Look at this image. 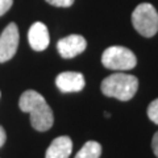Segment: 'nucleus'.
I'll return each mask as SVG.
<instances>
[{"mask_svg":"<svg viewBox=\"0 0 158 158\" xmlns=\"http://www.w3.org/2000/svg\"><path fill=\"white\" fill-rule=\"evenodd\" d=\"M19 107L23 112L31 113V124L36 131L45 132L53 127V111L45 98L37 91L29 90L24 92L19 100Z\"/></svg>","mask_w":158,"mask_h":158,"instance_id":"f257e3e1","label":"nucleus"},{"mask_svg":"<svg viewBox=\"0 0 158 158\" xmlns=\"http://www.w3.org/2000/svg\"><path fill=\"white\" fill-rule=\"evenodd\" d=\"M102 92L108 98H115L121 102H128L136 95L138 79L131 74L116 73L107 77L102 82Z\"/></svg>","mask_w":158,"mask_h":158,"instance_id":"f03ea898","label":"nucleus"},{"mask_svg":"<svg viewBox=\"0 0 158 158\" xmlns=\"http://www.w3.org/2000/svg\"><path fill=\"white\" fill-rule=\"evenodd\" d=\"M132 24L144 37H153L158 32V12L149 3L137 6L132 13Z\"/></svg>","mask_w":158,"mask_h":158,"instance_id":"7ed1b4c3","label":"nucleus"},{"mask_svg":"<svg viewBox=\"0 0 158 158\" xmlns=\"http://www.w3.org/2000/svg\"><path fill=\"white\" fill-rule=\"evenodd\" d=\"M102 63L110 70L127 71L132 70L137 65V58L132 50L124 46H111L103 53Z\"/></svg>","mask_w":158,"mask_h":158,"instance_id":"20e7f679","label":"nucleus"},{"mask_svg":"<svg viewBox=\"0 0 158 158\" xmlns=\"http://www.w3.org/2000/svg\"><path fill=\"white\" fill-rule=\"evenodd\" d=\"M19 29L15 23H11L0 36V63L9 61L19 48Z\"/></svg>","mask_w":158,"mask_h":158,"instance_id":"39448f33","label":"nucleus"},{"mask_svg":"<svg viewBox=\"0 0 158 158\" xmlns=\"http://www.w3.org/2000/svg\"><path fill=\"white\" fill-rule=\"evenodd\" d=\"M87 48V41L85 37L79 36V34H71L65 38L59 40L57 44L58 53L63 58H74L83 53Z\"/></svg>","mask_w":158,"mask_h":158,"instance_id":"423d86ee","label":"nucleus"},{"mask_svg":"<svg viewBox=\"0 0 158 158\" xmlns=\"http://www.w3.org/2000/svg\"><path fill=\"white\" fill-rule=\"evenodd\" d=\"M85 77L75 71L61 73L56 78V86L62 92H79L85 88Z\"/></svg>","mask_w":158,"mask_h":158,"instance_id":"0eeeda50","label":"nucleus"},{"mask_svg":"<svg viewBox=\"0 0 158 158\" xmlns=\"http://www.w3.org/2000/svg\"><path fill=\"white\" fill-rule=\"evenodd\" d=\"M29 45L33 50L42 52L49 46L50 44V37H49V31L45 24L42 23H34L28 32Z\"/></svg>","mask_w":158,"mask_h":158,"instance_id":"6e6552de","label":"nucleus"},{"mask_svg":"<svg viewBox=\"0 0 158 158\" xmlns=\"http://www.w3.org/2000/svg\"><path fill=\"white\" fill-rule=\"evenodd\" d=\"M73 152V141L69 136H59L48 148L45 158H69Z\"/></svg>","mask_w":158,"mask_h":158,"instance_id":"1a4fd4ad","label":"nucleus"},{"mask_svg":"<svg viewBox=\"0 0 158 158\" xmlns=\"http://www.w3.org/2000/svg\"><path fill=\"white\" fill-rule=\"evenodd\" d=\"M102 154V145L96 141H88L77 153L75 158H99Z\"/></svg>","mask_w":158,"mask_h":158,"instance_id":"9d476101","label":"nucleus"},{"mask_svg":"<svg viewBox=\"0 0 158 158\" xmlns=\"http://www.w3.org/2000/svg\"><path fill=\"white\" fill-rule=\"evenodd\" d=\"M148 117L154 123V124L158 125V99L153 100L149 107H148Z\"/></svg>","mask_w":158,"mask_h":158,"instance_id":"9b49d317","label":"nucleus"},{"mask_svg":"<svg viewBox=\"0 0 158 158\" xmlns=\"http://www.w3.org/2000/svg\"><path fill=\"white\" fill-rule=\"evenodd\" d=\"M46 2L54 7H62V8L71 7L74 4V0H46Z\"/></svg>","mask_w":158,"mask_h":158,"instance_id":"f8f14e48","label":"nucleus"},{"mask_svg":"<svg viewBox=\"0 0 158 158\" xmlns=\"http://www.w3.org/2000/svg\"><path fill=\"white\" fill-rule=\"evenodd\" d=\"M13 0H0V16H3L4 13L9 11V8L12 7Z\"/></svg>","mask_w":158,"mask_h":158,"instance_id":"ddd939ff","label":"nucleus"},{"mask_svg":"<svg viewBox=\"0 0 158 158\" xmlns=\"http://www.w3.org/2000/svg\"><path fill=\"white\" fill-rule=\"evenodd\" d=\"M152 148H153V152H154L156 157L158 158V132L153 136V140H152Z\"/></svg>","mask_w":158,"mask_h":158,"instance_id":"4468645a","label":"nucleus"},{"mask_svg":"<svg viewBox=\"0 0 158 158\" xmlns=\"http://www.w3.org/2000/svg\"><path fill=\"white\" fill-rule=\"evenodd\" d=\"M7 140V135H6V131H4L3 127H0V148L4 145V142Z\"/></svg>","mask_w":158,"mask_h":158,"instance_id":"2eb2a0df","label":"nucleus"}]
</instances>
